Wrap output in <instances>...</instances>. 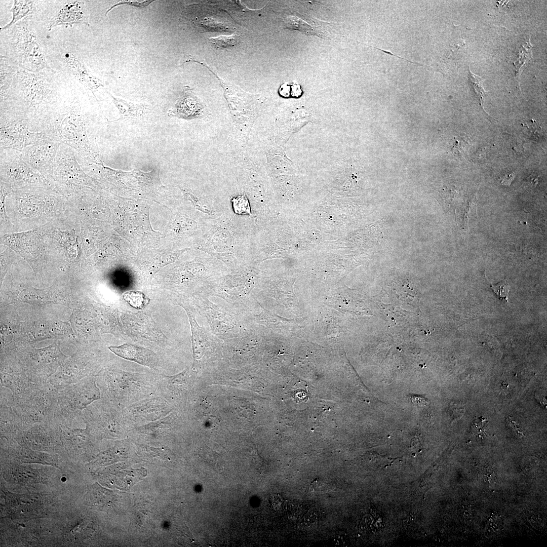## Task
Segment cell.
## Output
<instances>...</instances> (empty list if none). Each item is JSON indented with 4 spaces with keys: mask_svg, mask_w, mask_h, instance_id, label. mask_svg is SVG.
<instances>
[{
    "mask_svg": "<svg viewBox=\"0 0 547 547\" xmlns=\"http://www.w3.org/2000/svg\"><path fill=\"white\" fill-rule=\"evenodd\" d=\"M101 398L122 408L155 394L157 374L113 371L96 377Z\"/></svg>",
    "mask_w": 547,
    "mask_h": 547,
    "instance_id": "cell-3",
    "label": "cell"
},
{
    "mask_svg": "<svg viewBox=\"0 0 547 547\" xmlns=\"http://www.w3.org/2000/svg\"><path fill=\"white\" fill-rule=\"evenodd\" d=\"M522 125L524 128H525L526 131L531 135L535 138L539 137L540 132V127H538L536 124L533 123V121H530V122L522 124Z\"/></svg>",
    "mask_w": 547,
    "mask_h": 547,
    "instance_id": "cell-30",
    "label": "cell"
},
{
    "mask_svg": "<svg viewBox=\"0 0 547 547\" xmlns=\"http://www.w3.org/2000/svg\"><path fill=\"white\" fill-rule=\"evenodd\" d=\"M86 410L84 420L89 430L111 437H119L130 430L125 420L123 408L102 399Z\"/></svg>",
    "mask_w": 547,
    "mask_h": 547,
    "instance_id": "cell-8",
    "label": "cell"
},
{
    "mask_svg": "<svg viewBox=\"0 0 547 547\" xmlns=\"http://www.w3.org/2000/svg\"><path fill=\"white\" fill-rule=\"evenodd\" d=\"M254 218L233 213L217 221L201 238L199 249L221 261L229 271L252 264Z\"/></svg>",
    "mask_w": 547,
    "mask_h": 547,
    "instance_id": "cell-1",
    "label": "cell"
},
{
    "mask_svg": "<svg viewBox=\"0 0 547 547\" xmlns=\"http://www.w3.org/2000/svg\"><path fill=\"white\" fill-rule=\"evenodd\" d=\"M421 447V442L419 437L415 436L412 443V447L414 450H419V448Z\"/></svg>",
    "mask_w": 547,
    "mask_h": 547,
    "instance_id": "cell-33",
    "label": "cell"
},
{
    "mask_svg": "<svg viewBox=\"0 0 547 547\" xmlns=\"http://www.w3.org/2000/svg\"><path fill=\"white\" fill-rule=\"evenodd\" d=\"M514 177L513 173H507L503 175L501 179V182L505 184H509Z\"/></svg>",
    "mask_w": 547,
    "mask_h": 547,
    "instance_id": "cell-32",
    "label": "cell"
},
{
    "mask_svg": "<svg viewBox=\"0 0 547 547\" xmlns=\"http://www.w3.org/2000/svg\"><path fill=\"white\" fill-rule=\"evenodd\" d=\"M198 300V307L206 319L210 330L221 340L244 336L256 331L254 325L246 315L229 305L214 303L203 294Z\"/></svg>",
    "mask_w": 547,
    "mask_h": 547,
    "instance_id": "cell-5",
    "label": "cell"
},
{
    "mask_svg": "<svg viewBox=\"0 0 547 547\" xmlns=\"http://www.w3.org/2000/svg\"><path fill=\"white\" fill-rule=\"evenodd\" d=\"M205 106L189 86L184 87L169 114L184 119L200 118L204 115Z\"/></svg>",
    "mask_w": 547,
    "mask_h": 547,
    "instance_id": "cell-18",
    "label": "cell"
},
{
    "mask_svg": "<svg viewBox=\"0 0 547 547\" xmlns=\"http://www.w3.org/2000/svg\"><path fill=\"white\" fill-rule=\"evenodd\" d=\"M101 399L94 376L86 377L58 391L53 420L60 425H70L84 410Z\"/></svg>",
    "mask_w": 547,
    "mask_h": 547,
    "instance_id": "cell-7",
    "label": "cell"
},
{
    "mask_svg": "<svg viewBox=\"0 0 547 547\" xmlns=\"http://www.w3.org/2000/svg\"><path fill=\"white\" fill-rule=\"evenodd\" d=\"M259 278L256 265H246L211 280L201 293L223 299L236 310L248 315L253 312L250 295Z\"/></svg>",
    "mask_w": 547,
    "mask_h": 547,
    "instance_id": "cell-4",
    "label": "cell"
},
{
    "mask_svg": "<svg viewBox=\"0 0 547 547\" xmlns=\"http://www.w3.org/2000/svg\"><path fill=\"white\" fill-rule=\"evenodd\" d=\"M173 407L155 394L123 408L125 420L130 429L156 421L168 415Z\"/></svg>",
    "mask_w": 547,
    "mask_h": 547,
    "instance_id": "cell-11",
    "label": "cell"
},
{
    "mask_svg": "<svg viewBox=\"0 0 547 547\" xmlns=\"http://www.w3.org/2000/svg\"><path fill=\"white\" fill-rule=\"evenodd\" d=\"M89 14L83 1H75L66 3L51 19L48 30L58 25L71 27L73 24H84L90 26Z\"/></svg>",
    "mask_w": 547,
    "mask_h": 547,
    "instance_id": "cell-16",
    "label": "cell"
},
{
    "mask_svg": "<svg viewBox=\"0 0 547 547\" xmlns=\"http://www.w3.org/2000/svg\"><path fill=\"white\" fill-rule=\"evenodd\" d=\"M34 3L31 1H14V5L10 11L13 14L12 20L7 25L1 28V30L7 29L17 21L34 11Z\"/></svg>",
    "mask_w": 547,
    "mask_h": 547,
    "instance_id": "cell-21",
    "label": "cell"
},
{
    "mask_svg": "<svg viewBox=\"0 0 547 547\" xmlns=\"http://www.w3.org/2000/svg\"><path fill=\"white\" fill-rule=\"evenodd\" d=\"M61 480H62V481L64 482V481H65L66 480V479L65 477H63L61 479Z\"/></svg>",
    "mask_w": 547,
    "mask_h": 547,
    "instance_id": "cell-35",
    "label": "cell"
},
{
    "mask_svg": "<svg viewBox=\"0 0 547 547\" xmlns=\"http://www.w3.org/2000/svg\"><path fill=\"white\" fill-rule=\"evenodd\" d=\"M490 285L497 297L501 300L509 302L507 297L510 291V286L506 281H501L495 285L490 283Z\"/></svg>",
    "mask_w": 547,
    "mask_h": 547,
    "instance_id": "cell-26",
    "label": "cell"
},
{
    "mask_svg": "<svg viewBox=\"0 0 547 547\" xmlns=\"http://www.w3.org/2000/svg\"><path fill=\"white\" fill-rule=\"evenodd\" d=\"M22 37L19 53V60L22 66L33 71L49 68L35 32L26 29Z\"/></svg>",
    "mask_w": 547,
    "mask_h": 547,
    "instance_id": "cell-14",
    "label": "cell"
},
{
    "mask_svg": "<svg viewBox=\"0 0 547 547\" xmlns=\"http://www.w3.org/2000/svg\"><path fill=\"white\" fill-rule=\"evenodd\" d=\"M106 92L111 98L112 102L118 108L120 115L118 119L108 121V122L112 123L124 120H142L147 116L152 110L148 104L128 101L114 96L107 91Z\"/></svg>",
    "mask_w": 547,
    "mask_h": 547,
    "instance_id": "cell-20",
    "label": "cell"
},
{
    "mask_svg": "<svg viewBox=\"0 0 547 547\" xmlns=\"http://www.w3.org/2000/svg\"><path fill=\"white\" fill-rule=\"evenodd\" d=\"M312 491L316 493H325L332 490V487L321 479L315 480L310 485Z\"/></svg>",
    "mask_w": 547,
    "mask_h": 547,
    "instance_id": "cell-27",
    "label": "cell"
},
{
    "mask_svg": "<svg viewBox=\"0 0 547 547\" xmlns=\"http://www.w3.org/2000/svg\"><path fill=\"white\" fill-rule=\"evenodd\" d=\"M412 401L413 402V403L417 405H426V404L425 401L423 399L421 398L414 397L412 399Z\"/></svg>",
    "mask_w": 547,
    "mask_h": 547,
    "instance_id": "cell-34",
    "label": "cell"
},
{
    "mask_svg": "<svg viewBox=\"0 0 547 547\" xmlns=\"http://www.w3.org/2000/svg\"><path fill=\"white\" fill-rule=\"evenodd\" d=\"M229 196L231 209L235 214L254 218L250 202L245 194L237 193Z\"/></svg>",
    "mask_w": 547,
    "mask_h": 547,
    "instance_id": "cell-22",
    "label": "cell"
},
{
    "mask_svg": "<svg viewBox=\"0 0 547 547\" xmlns=\"http://www.w3.org/2000/svg\"><path fill=\"white\" fill-rule=\"evenodd\" d=\"M189 373L187 369L180 373L167 376L157 374V387L155 394L160 396L173 407L188 388Z\"/></svg>",
    "mask_w": 547,
    "mask_h": 547,
    "instance_id": "cell-15",
    "label": "cell"
},
{
    "mask_svg": "<svg viewBox=\"0 0 547 547\" xmlns=\"http://www.w3.org/2000/svg\"><path fill=\"white\" fill-rule=\"evenodd\" d=\"M87 117L78 101L44 116L38 123L35 132H41L46 139L65 144L78 155L97 159L88 138Z\"/></svg>",
    "mask_w": 547,
    "mask_h": 547,
    "instance_id": "cell-2",
    "label": "cell"
},
{
    "mask_svg": "<svg viewBox=\"0 0 547 547\" xmlns=\"http://www.w3.org/2000/svg\"><path fill=\"white\" fill-rule=\"evenodd\" d=\"M58 393V391L47 382L37 385L18 401L12 399V407L23 428L53 420Z\"/></svg>",
    "mask_w": 547,
    "mask_h": 547,
    "instance_id": "cell-6",
    "label": "cell"
},
{
    "mask_svg": "<svg viewBox=\"0 0 547 547\" xmlns=\"http://www.w3.org/2000/svg\"><path fill=\"white\" fill-rule=\"evenodd\" d=\"M181 306L185 310L190 322L194 364H199L205 356L215 351L221 346V339L210 330L201 327L197 322L196 315L191 307L183 303Z\"/></svg>",
    "mask_w": 547,
    "mask_h": 547,
    "instance_id": "cell-13",
    "label": "cell"
},
{
    "mask_svg": "<svg viewBox=\"0 0 547 547\" xmlns=\"http://www.w3.org/2000/svg\"><path fill=\"white\" fill-rule=\"evenodd\" d=\"M64 61L72 74L85 87L93 91L104 86L102 81L87 68L84 62L73 54L66 53Z\"/></svg>",
    "mask_w": 547,
    "mask_h": 547,
    "instance_id": "cell-19",
    "label": "cell"
},
{
    "mask_svg": "<svg viewBox=\"0 0 547 547\" xmlns=\"http://www.w3.org/2000/svg\"><path fill=\"white\" fill-rule=\"evenodd\" d=\"M60 144L48 139H42L22 149V158L35 172L47 179H52Z\"/></svg>",
    "mask_w": 547,
    "mask_h": 547,
    "instance_id": "cell-12",
    "label": "cell"
},
{
    "mask_svg": "<svg viewBox=\"0 0 547 547\" xmlns=\"http://www.w3.org/2000/svg\"><path fill=\"white\" fill-rule=\"evenodd\" d=\"M108 348L115 355L124 359L134 362L150 369L160 366V360L158 355L149 349L126 343L120 346H111Z\"/></svg>",
    "mask_w": 547,
    "mask_h": 547,
    "instance_id": "cell-17",
    "label": "cell"
},
{
    "mask_svg": "<svg viewBox=\"0 0 547 547\" xmlns=\"http://www.w3.org/2000/svg\"><path fill=\"white\" fill-rule=\"evenodd\" d=\"M46 139L41 132L30 130L27 120L16 113L1 115L0 125L1 149L22 151L24 148Z\"/></svg>",
    "mask_w": 547,
    "mask_h": 547,
    "instance_id": "cell-9",
    "label": "cell"
},
{
    "mask_svg": "<svg viewBox=\"0 0 547 547\" xmlns=\"http://www.w3.org/2000/svg\"><path fill=\"white\" fill-rule=\"evenodd\" d=\"M468 139V137L464 134L456 138L453 146V153L458 154L462 153L469 144Z\"/></svg>",
    "mask_w": 547,
    "mask_h": 547,
    "instance_id": "cell-28",
    "label": "cell"
},
{
    "mask_svg": "<svg viewBox=\"0 0 547 547\" xmlns=\"http://www.w3.org/2000/svg\"><path fill=\"white\" fill-rule=\"evenodd\" d=\"M468 76L472 84L474 90L479 98L480 104L482 106L483 97L486 94H487V92L484 90L483 87V82L485 80L482 79L481 76L474 74L471 72L470 69L469 70Z\"/></svg>",
    "mask_w": 547,
    "mask_h": 547,
    "instance_id": "cell-25",
    "label": "cell"
},
{
    "mask_svg": "<svg viewBox=\"0 0 547 547\" xmlns=\"http://www.w3.org/2000/svg\"><path fill=\"white\" fill-rule=\"evenodd\" d=\"M154 1H121L114 4L110 7L106 12L105 15L106 16L107 13L110 11L113 8L118 6L119 5H127L131 6H134L139 8H143L153 2Z\"/></svg>",
    "mask_w": 547,
    "mask_h": 547,
    "instance_id": "cell-29",
    "label": "cell"
},
{
    "mask_svg": "<svg viewBox=\"0 0 547 547\" xmlns=\"http://www.w3.org/2000/svg\"><path fill=\"white\" fill-rule=\"evenodd\" d=\"M284 23L286 28L290 29H297L308 33L313 31L308 24L296 17L288 16L284 20Z\"/></svg>",
    "mask_w": 547,
    "mask_h": 547,
    "instance_id": "cell-24",
    "label": "cell"
},
{
    "mask_svg": "<svg viewBox=\"0 0 547 547\" xmlns=\"http://www.w3.org/2000/svg\"><path fill=\"white\" fill-rule=\"evenodd\" d=\"M1 181L10 187H23L41 183L40 175L23 160L21 151L1 149Z\"/></svg>",
    "mask_w": 547,
    "mask_h": 547,
    "instance_id": "cell-10",
    "label": "cell"
},
{
    "mask_svg": "<svg viewBox=\"0 0 547 547\" xmlns=\"http://www.w3.org/2000/svg\"><path fill=\"white\" fill-rule=\"evenodd\" d=\"M210 41L216 47L221 49L229 48L236 46L239 42V36L233 33L228 36H219L209 38Z\"/></svg>",
    "mask_w": 547,
    "mask_h": 547,
    "instance_id": "cell-23",
    "label": "cell"
},
{
    "mask_svg": "<svg viewBox=\"0 0 547 547\" xmlns=\"http://www.w3.org/2000/svg\"><path fill=\"white\" fill-rule=\"evenodd\" d=\"M506 422L508 426L511 428L513 432L519 437L521 438L524 436L523 431L519 424L514 420L512 417L508 416L506 418Z\"/></svg>",
    "mask_w": 547,
    "mask_h": 547,
    "instance_id": "cell-31",
    "label": "cell"
}]
</instances>
